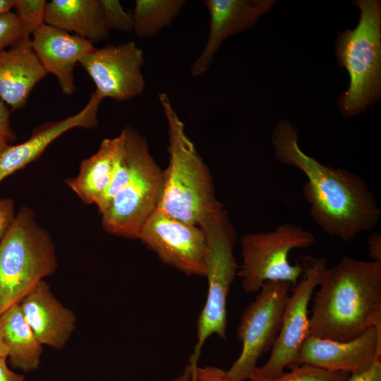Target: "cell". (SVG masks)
<instances>
[{"label":"cell","instance_id":"6da1fadb","mask_svg":"<svg viewBox=\"0 0 381 381\" xmlns=\"http://www.w3.org/2000/svg\"><path fill=\"white\" fill-rule=\"evenodd\" d=\"M276 159L306 176L303 187L310 214L328 235L350 241L377 225L381 210L365 181L344 168L324 165L304 153L298 131L289 121H278L272 133Z\"/></svg>","mask_w":381,"mask_h":381},{"label":"cell","instance_id":"7a4b0ae2","mask_svg":"<svg viewBox=\"0 0 381 381\" xmlns=\"http://www.w3.org/2000/svg\"><path fill=\"white\" fill-rule=\"evenodd\" d=\"M314 291L309 336L339 341L381 326V262L343 255Z\"/></svg>","mask_w":381,"mask_h":381},{"label":"cell","instance_id":"3957f363","mask_svg":"<svg viewBox=\"0 0 381 381\" xmlns=\"http://www.w3.org/2000/svg\"><path fill=\"white\" fill-rule=\"evenodd\" d=\"M168 127L169 164L157 208L177 219L198 226L223 208L217 200L210 171L188 136L169 95H158Z\"/></svg>","mask_w":381,"mask_h":381},{"label":"cell","instance_id":"277c9868","mask_svg":"<svg viewBox=\"0 0 381 381\" xmlns=\"http://www.w3.org/2000/svg\"><path fill=\"white\" fill-rule=\"evenodd\" d=\"M57 265L50 234L31 209L22 207L0 243V315L54 274Z\"/></svg>","mask_w":381,"mask_h":381},{"label":"cell","instance_id":"5b68a950","mask_svg":"<svg viewBox=\"0 0 381 381\" xmlns=\"http://www.w3.org/2000/svg\"><path fill=\"white\" fill-rule=\"evenodd\" d=\"M360 19L352 30L338 34V64L349 72L350 84L339 101L346 117L365 110L381 95V4L378 0H358Z\"/></svg>","mask_w":381,"mask_h":381},{"label":"cell","instance_id":"8992f818","mask_svg":"<svg viewBox=\"0 0 381 381\" xmlns=\"http://www.w3.org/2000/svg\"><path fill=\"white\" fill-rule=\"evenodd\" d=\"M199 226L206 241L204 267L207 294L198 318L196 342L189 360L191 364H198L210 337L215 334L226 339L227 298L239 268L234 253L236 232L224 207L207 215Z\"/></svg>","mask_w":381,"mask_h":381},{"label":"cell","instance_id":"52a82bcc","mask_svg":"<svg viewBox=\"0 0 381 381\" xmlns=\"http://www.w3.org/2000/svg\"><path fill=\"white\" fill-rule=\"evenodd\" d=\"M131 165L128 181L101 214L104 229L111 235L138 239L139 232L157 208L163 170L151 155L147 140L131 126L121 132Z\"/></svg>","mask_w":381,"mask_h":381},{"label":"cell","instance_id":"ba28073f","mask_svg":"<svg viewBox=\"0 0 381 381\" xmlns=\"http://www.w3.org/2000/svg\"><path fill=\"white\" fill-rule=\"evenodd\" d=\"M315 241L314 234L294 223L286 222L274 230L252 232L240 238L242 265L237 276L248 294H257L265 282L284 281L294 287L300 280L303 267L289 260L291 250L305 249Z\"/></svg>","mask_w":381,"mask_h":381},{"label":"cell","instance_id":"9c48e42d","mask_svg":"<svg viewBox=\"0 0 381 381\" xmlns=\"http://www.w3.org/2000/svg\"><path fill=\"white\" fill-rule=\"evenodd\" d=\"M293 288L289 282H265L244 309L236 331V338L241 343V353L226 370L231 378L248 380L262 356L272 350Z\"/></svg>","mask_w":381,"mask_h":381},{"label":"cell","instance_id":"30bf717a","mask_svg":"<svg viewBox=\"0 0 381 381\" xmlns=\"http://www.w3.org/2000/svg\"><path fill=\"white\" fill-rule=\"evenodd\" d=\"M303 273L292 289L284 308L282 325L267 361L255 369V375L266 378L277 377L285 368L298 365V352L309 336L308 307L322 271L327 267L325 258L303 255Z\"/></svg>","mask_w":381,"mask_h":381},{"label":"cell","instance_id":"8fae6325","mask_svg":"<svg viewBox=\"0 0 381 381\" xmlns=\"http://www.w3.org/2000/svg\"><path fill=\"white\" fill-rule=\"evenodd\" d=\"M138 239L164 264L186 276L205 277L206 241L200 226L157 208L143 225Z\"/></svg>","mask_w":381,"mask_h":381},{"label":"cell","instance_id":"7c38bea8","mask_svg":"<svg viewBox=\"0 0 381 381\" xmlns=\"http://www.w3.org/2000/svg\"><path fill=\"white\" fill-rule=\"evenodd\" d=\"M78 63L104 99L127 101L144 92L145 80L142 71L144 54L134 41L95 47Z\"/></svg>","mask_w":381,"mask_h":381},{"label":"cell","instance_id":"4fadbf2b","mask_svg":"<svg viewBox=\"0 0 381 381\" xmlns=\"http://www.w3.org/2000/svg\"><path fill=\"white\" fill-rule=\"evenodd\" d=\"M379 359H381V326H374L359 337L346 341L308 336L298 352L297 363L351 375L368 370Z\"/></svg>","mask_w":381,"mask_h":381},{"label":"cell","instance_id":"5bb4252c","mask_svg":"<svg viewBox=\"0 0 381 381\" xmlns=\"http://www.w3.org/2000/svg\"><path fill=\"white\" fill-rule=\"evenodd\" d=\"M210 14V31L200 55L190 73L198 77L210 69L214 54L229 37L253 28L259 18L269 13L275 0H205Z\"/></svg>","mask_w":381,"mask_h":381},{"label":"cell","instance_id":"9a60e30c","mask_svg":"<svg viewBox=\"0 0 381 381\" xmlns=\"http://www.w3.org/2000/svg\"><path fill=\"white\" fill-rule=\"evenodd\" d=\"M103 99L95 90L77 114L60 121L47 122L37 128L25 142L9 144L0 153V182L37 159L53 141L66 131L75 128L96 127L99 107Z\"/></svg>","mask_w":381,"mask_h":381},{"label":"cell","instance_id":"2e32d148","mask_svg":"<svg viewBox=\"0 0 381 381\" xmlns=\"http://www.w3.org/2000/svg\"><path fill=\"white\" fill-rule=\"evenodd\" d=\"M30 44L46 73L56 76L64 94L72 95L76 89L74 67L84 55L95 48L93 44L45 23L33 32Z\"/></svg>","mask_w":381,"mask_h":381},{"label":"cell","instance_id":"e0dca14e","mask_svg":"<svg viewBox=\"0 0 381 381\" xmlns=\"http://www.w3.org/2000/svg\"><path fill=\"white\" fill-rule=\"evenodd\" d=\"M23 316L42 345L62 349L75 328V313L41 281L19 303Z\"/></svg>","mask_w":381,"mask_h":381},{"label":"cell","instance_id":"ac0fdd59","mask_svg":"<svg viewBox=\"0 0 381 381\" xmlns=\"http://www.w3.org/2000/svg\"><path fill=\"white\" fill-rule=\"evenodd\" d=\"M47 74L30 40L0 51V98L12 111L21 109L33 88Z\"/></svg>","mask_w":381,"mask_h":381},{"label":"cell","instance_id":"d6986e66","mask_svg":"<svg viewBox=\"0 0 381 381\" xmlns=\"http://www.w3.org/2000/svg\"><path fill=\"white\" fill-rule=\"evenodd\" d=\"M44 23L90 42L105 40L109 35L99 0H52L47 2Z\"/></svg>","mask_w":381,"mask_h":381},{"label":"cell","instance_id":"ffe728a7","mask_svg":"<svg viewBox=\"0 0 381 381\" xmlns=\"http://www.w3.org/2000/svg\"><path fill=\"white\" fill-rule=\"evenodd\" d=\"M117 144V136L104 138L94 155L81 161L78 175L66 180L83 202L101 205L111 180Z\"/></svg>","mask_w":381,"mask_h":381},{"label":"cell","instance_id":"44dd1931","mask_svg":"<svg viewBox=\"0 0 381 381\" xmlns=\"http://www.w3.org/2000/svg\"><path fill=\"white\" fill-rule=\"evenodd\" d=\"M0 331L11 365L25 372L36 370L40 363L43 345L25 320L19 303L0 315Z\"/></svg>","mask_w":381,"mask_h":381},{"label":"cell","instance_id":"7402d4cb","mask_svg":"<svg viewBox=\"0 0 381 381\" xmlns=\"http://www.w3.org/2000/svg\"><path fill=\"white\" fill-rule=\"evenodd\" d=\"M186 4L185 0H136L133 32L139 37L156 35L180 16Z\"/></svg>","mask_w":381,"mask_h":381},{"label":"cell","instance_id":"603a6c76","mask_svg":"<svg viewBox=\"0 0 381 381\" xmlns=\"http://www.w3.org/2000/svg\"><path fill=\"white\" fill-rule=\"evenodd\" d=\"M349 373L324 370L311 365L301 364L291 368L288 373L272 378L260 377L253 373L248 381H346Z\"/></svg>","mask_w":381,"mask_h":381},{"label":"cell","instance_id":"cb8c5ba5","mask_svg":"<svg viewBox=\"0 0 381 381\" xmlns=\"http://www.w3.org/2000/svg\"><path fill=\"white\" fill-rule=\"evenodd\" d=\"M47 5L45 0H14L15 13L25 40H30L33 32L44 24Z\"/></svg>","mask_w":381,"mask_h":381},{"label":"cell","instance_id":"d4e9b609","mask_svg":"<svg viewBox=\"0 0 381 381\" xmlns=\"http://www.w3.org/2000/svg\"><path fill=\"white\" fill-rule=\"evenodd\" d=\"M108 29L130 33L134 30L132 13L127 12L119 0H99Z\"/></svg>","mask_w":381,"mask_h":381},{"label":"cell","instance_id":"484cf974","mask_svg":"<svg viewBox=\"0 0 381 381\" xmlns=\"http://www.w3.org/2000/svg\"><path fill=\"white\" fill-rule=\"evenodd\" d=\"M26 40L17 15L15 12H8L0 15V51L8 49Z\"/></svg>","mask_w":381,"mask_h":381},{"label":"cell","instance_id":"4316f807","mask_svg":"<svg viewBox=\"0 0 381 381\" xmlns=\"http://www.w3.org/2000/svg\"><path fill=\"white\" fill-rule=\"evenodd\" d=\"M192 365V381H238L231 378L227 375L226 370L219 367L214 365L200 367L198 364Z\"/></svg>","mask_w":381,"mask_h":381},{"label":"cell","instance_id":"83f0119b","mask_svg":"<svg viewBox=\"0 0 381 381\" xmlns=\"http://www.w3.org/2000/svg\"><path fill=\"white\" fill-rule=\"evenodd\" d=\"M14 202L8 198L0 199V243L9 229L16 216Z\"/></svg>","mask_w":381,"mask_h":381},{"label":"cell","instance_id":"f1b7e54d","mask_svg":"<svg viewBox=\"0 0 381 381\" xmlns=\"http://www.w3.org/2000/svg\"><path fill=\"white\" fill-rule=\"evenodd\" d=\"M0 137L10 144L16 140V134L11 126L10 111L6 104L0 98Z\"/></svg>","mask_w":381,"mask_h":381},{"label":"cell","instance_id":"f546056e","mask_svg":"<svg viewBox=\"0 0 381 381\" xmlns=\"http://www.w3.org/2000/svg\"><path fill=\"white\" fill-rule=\"evenodd\" d=\"M346 381H381V359L365 372L349 375Z\"/></svg>","mask_w":381,"mask_h":381},{"label":"cell","instance_id":"4dcf8cb0","mask_svg":"<svg viewBox=\"0 0 381 381\" xmlns=\"http://www.w3.org/2000/svg\"><path fill=\"white\" fill-rule=\"evenodd\" d=\"M368 250L370 261L381 262V234L372 233L368 238Z\"/></svg>","mask_w":381,"mask_h":381},{"label":"cell","instance_id":"1f68e13d","mask_svg":"<svg viewBox=\"0 0 381 381\" xmlns=\"http://www.w3.org/2000/svg\"><path fill=\"white\" fill-rule=\"evenodd\" d=\"M7 357H0V381H26L24 375L11 370L6 363Z\"/></svg>","mask_w":381,"mask_h":381},{"label":"cell","instance_id":"d6a6232c","mask_svg":"<svg viewBox=\"0 0 381 381\" xmlns=\"http://www.w3.org/2000/svg\"><path fill=\"white\" fill-rule=\"evenodd\" d=\"M192 375L193 365L188 363L179 375L171 380L163 381H192Z\"/></svg>","mask_w":381,"mask_h":381},{"label":"cell","instance_id":"836d02e7","mask_svg":"<svg viewBox=\"0 0 381 381\" xmlns=\"http://www.w3.org/2000/svg\"><path fill=\"white\" fill-rule=\"evenodd\" d=\"M14 8V0H0V15L7 13Z\"/></svg>","mask_w":381,"mask_h":381},{"label":"cell","instance_id":"e575fe53","mask_svg":"<svg viewBox=\"0 0 381 381\" xmlns=\"http://www.w3.org/2000/svg\"><path fill=\"white\" fill-rule=\"evenodd\" d=\"M8 351L0 331V357H8Z\"/></svg>","mask_w":381,"mask_h":381},{"label":"cell","instance_id":"d590c367","mask_svg":"<svg viewBox=\"0 0 381 381\" xmlns=\"http://www.w3.org/2000/svg\"><path fill=\"white\" fill-rule=\"evenodd\" d=\"M10 143L4 138L0 137V153L9 145Z\"/></svg>","mask_w":381,"mask_h":381}]
</instances>
